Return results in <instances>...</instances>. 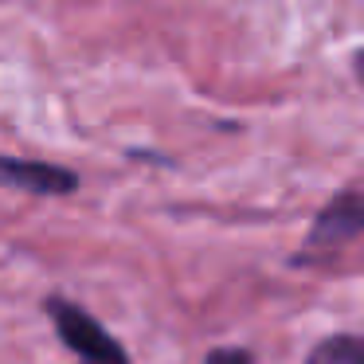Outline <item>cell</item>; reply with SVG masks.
I'll use <instances>...</instances> for the list:
<instances>
[{
    "label": "cell",
    "mask_w": 364,
    "mask_h": 364,
    "mask_svg": "<svg viewBox=\"0 0 364 364\" xmlns=\"http://www.w3.org/2000/svg\"><path fill=\"white\" fill-rule=\"evenodd\" d=\"M364 235V196L360 184L341 188L333 200H325V208L314 215L306 231V243L290 255V267H329L345 251H353Z\"/></svg>",
    "instance_id": "6da1fadb"
},
{
    "label": "cell",
    "mask_w": 364,
    "mask_h": 364,
    "mask_svg": "<svg viewBox=\"0 0 364 364\" xmlns=\"http://www.w3.org/2000/svg\"><path fill=\"white\" fill-rule=\"evenodd\" d=\"M43 314H48L59 345L75 356V364H134L129 348L75 298H67L59 290L48 294L43 298Z\"/></svg>",
    "instance_id": "7a4b0ae2"
},
{
    "label": "cell",
    "mask_w": 364,
    "mask_h": 364,
    "mask_svg": "<svg viewBox=\"0 0 364 364\" xmlns=\"http://www.w3.org/2000/svg\"><path fill=\"white\" fill-rule=\"evenodd\" d=\"M0 188L28 192V196H71L79 192V173L51 161H28L0 153Z\"/></svg>",
    "instance_id": "3957f363"
},
{
    "label": "cell",
    "mask_w": 364,
    "mask_h": 364,
    "mask_svg": "<svg viewBox=\"0 0 364 364\" xmlns=\"http://www.w3.org/2000/svg\"><path fill=\"white\" fill-rule=\"evenodd\" d=\"M306 364H364V341L360 333L345 329V333H329L309 348Z\"/></svg>",
    "instance_id": "277c9868"
},
{
    "label": "cell",
    "mask_w": 364,
    "mask_h": 364,
    "mask_svg": "<svg viewBox=\"0 0 364 364\" xmlns=\"http://www.w3.org/2000/svg\"><path fill=\"white\" fill-rule=\"evenodd\" d=\"M200 364H255V353L243 345H223V348H212Z\"/></svg>",
    "instance_id": "5b68a950"
}]
</instances>
